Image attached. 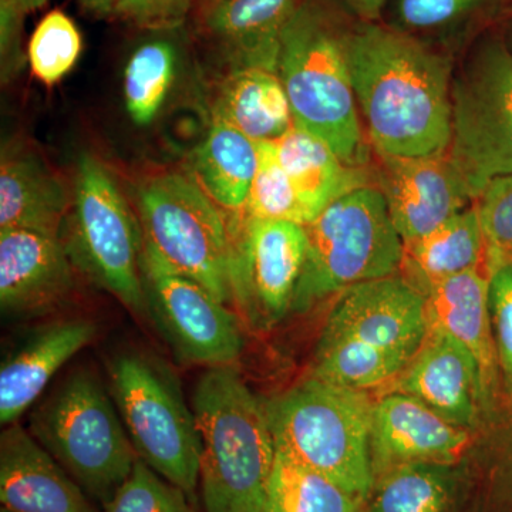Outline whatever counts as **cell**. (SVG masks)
<instances>
[{"mask_svg":"<svg viewBox=\"0 0 512 512\" xmlns=\"http://www.w3.org/2000/svg\"><path fill=\"white\" fill-rule=\"evenodd\" d=\"M259 163V146L225 121L212 119L192 154V177L222 210L242 212Z\"/></svg>","mask_w":512,"mask_h":512,"instance_id":"obj_26","label":"cell"},{"mask_svg":"<svg viewBox=\"0 0 512 512\" xmlns=\"http://www.w3.org/2000/svg\"><path fill=\"white\" fill-rule=\"evenodd\" d=\"M60 241L77 272L134 315L148 316L141 275L143 228L113 175L92 154H83L77 163Z\"/></svg>","mask_w":512,"mask_h":512,"instance_id":"obj_7","label":"cell"},{"mask_svg":"<svg viewBox=\"0 0 512 512\" xmlns=\"http://www.w3.org/2000/svg\"><path fill=\"white\" fill-rule=\"evenodd\" d=\"M74 268L60 238L26 229L0 231V306L39 315L72 292Z\"/></svg>","mask_w":512,"mask_h":512,"instance_id":"obj_17","label":"cell"},{"mask_svg":"<svg viewBox=\"0 0 512 512\" xmlns=\"http://www.w3.org/2000/svg\"><path fill=\"white\" fill-rule=\"evenodd\" d=\"M305 228L308 254L292 311H308L352 286L399 274L403 241L373 185L333 201Z\"/></svg>","mask_w":512,"mask_h":512,"instance_id":"obj_6","label":"cell"},{"mask_svg":"<svg viewBox=\"0 0 512 512\" xmlns=\"http://www.w3.org/2000/svg\"><path fill=\"white\" fill-rule=\"evenodd\" d=\"M308 254V234L288 221L239 215L235 227L232 302L256 330L275 328L292 311Z\"/></svg>","mask_w":512,"mask_h":512,"instance_id":"obj_12","label":"cell"},{"mask_svg":"<svg viewBox=\"0 0 512 512\" xmlns=\"http://www.w3.org/2000/svg\"><path fill=\"white\" fill-rule=\"evenodd\" d=\"M429 332L426 296L396 274L340 293L320 339L412 360Z\"/></svg>","mask_w":512,"mask_h":512,"instance_id":"obj_13","label":"cell"},{"mask_svg":"<svg viewBox=\"0 0 512 512\" xmlns=\"http://www.w3.org/2000/svg\"><path fill=\"white\" fill-rule=\"evenodd\" d=\"M476 205L484 235V271L491 279L512 265V175L491 181Z\"/></svg>","mask_w":512,"mask_h":512,"instance_id":"obj_33","label":"cell"},{"mask_svg":"<svg viewBox=\"0 0 512 512\" xmlns=\"http://www.w3.org/2000/svg\"><path fill=\"white\" fill-rule=\"evenodd\" d=\"M302 0H208L201 25L231 70L279 73L282 32Z\"/></svg>","mask_w":512,"mask_h":512,"instance_id":"obj_19","label":"cell"},{"mask_svg":"<svg viewBox=\"0 0 512 512\" xmlns=\"http://www.w3.org/2000/svg\"><path fill=\"white\" fill-rule=\"evenodd\" d=\"M29 431L101 508L138 460L111 393L90 370L67 376L30 414Z\"/></svg>","mask_w":512,"mask_h":512,"instance_id":"obj_5","label":"cell"},{"mask_svg":"<svg viewBox=\"0 0 512 512\" xmlns=\"http://www.w3.org/2000/svg\"><path fill=\"white\" fill-rule=\"evenodd\" d=\"M16 3L25 10L26 13L32 12V10H36L42 8L47 3V0H15Z\"/></svg>","mask_w":512,"mask_h":512,"instance_id":"obj_41","label":"cell"},{"mask_svg":"<svg viewBox=\"0 0 512 512\" xmlns=\"http://www.w3.org/2000/svg\"><path fill=\"white\" fill-rule=\"evenodd\" d=\"M177 49L165 39L138 46L124 70V100L134 124L146 127L163 109L177 72Z\"/></svg>","mask_w":512,"mask_h":512,"instance_id":"obj_29","label":"cell"},{"mask_svg":"<svg viewBox=\"0 0 512 512\" xmlns=\"http://www.w3.org/2000/svg\"><path fill=\"white\" fill-rule=\"evenodd\" d=\"M348 59L356 101L379 156L447 153L451 64L406 30L357 20Z\"/></svg>","mask_w":512,"mask_h":512,"instance_id":"obj_1","label":"cell"},{"mask_svg":"<svg viewBox=\"0 0 512 512\" xmlns=\"http://www.w3.org/2000/svg\"><path fill=\"white\" fill-rule=\"evenodd\" d=\"M447 154L471 200L495 178L512 175V53L500 40L480 47L453 82Z\"/></svg>","mask_w":512,"mask_h":512,"instance_id":"obj_10","label":"cell"},{"mask_svg":"<svg viewBox=\"0 0 512 512\" xmlns=\"http://www.w3.org/2000/svg\"><path fill=\"white\" fill-rule=\"evenodd\" d=\"M259 146V163L244 214L259 220L288 221L308 227L311 215L303 207L288 174L279 163L274 143L262 141Z\"/></svg>","mask_w":512,"mask_h":512,"instance_id":"obj_30","label":"cell"},{"mask_svg":"<svg viewBox=\"0 0 512 512\" xmlns=\"http://www.w3.org/2000/svg\"><path fill=\"white\" fill-rule=\"evenodd\" d=\"M211 119L225 121L256 143L279 140L295 124L279 73L265 69L231 70L212 106Z\"/></svg>","mask_w":512,"mask_h":512,"instance_id":"obj_25","label":"cell"},{"mask_svg":"<svg viewBox=\"0 0 512 512\" xmlns=\"http://www.w3.org/2000/svg\"><path fill=\"white\" fill-rule=\"evenodd\" d=\"M194 503L138 458L130 477L100 512H197Z\"/></svg>","mask_w":512,"mask_h":512,"instance_id":"obj_32","label":"cell"},{"mask_svg":"<svg viewBox=\"0 0 512 512\" xmlns=\"http://www.w3.org/2000/svg\"><path fill=\"white\" fill-rule=\"evenodd\" d=\"M512 404V402H511ZM505 494H507L508 512H512V464L505 470Z\"/></svg>","mask_w":512,"mask_h":512,"instance_id":"obj_40","label":"cell"},{"mask_svg":"<svg viewBox=\"0 0 512 512\" xmlns=\"http://www.w3.org/2000/svg\"><path fill=\"white\" fill-rule=\"evenodd\" d=\"M272 143L312 222L333 201L370 185L363 168L346 164L325 141L295 124L284 137Z\"/></svg>","mask_w":512,"mask_h":512,"instance_id":"obj_24","label":"cell"},{"mask_svg":"<svg viewBox=\"0 0 512 512\" xmlns=\"http://www.w3.org/2000/svg\"><path fill=\"white\" fill-rule=\"evenodd\" d=\"M338 2V0H336ZM340 3L302 0L282 32L279 77L293 123L353 167L369 163L348 59L349 25Z\"/></svg>","mask_w":512,"mask_h":512,"instance_id":"obj_2","label":"cell"},{"mask_svg":"<svg viewBox=\"0 0 512 512\" xmlns=\"http://www.w3.org/2000/svg\"><path fill=\"white\" fill-rule=\"evenodd\" d=\"M409 394L441 417L470 430L485 406L480 367L463 345L430 329L420 349L384 393Z\"/></svg>","mask_w":512,"mask_h":512,"instance_id":"obj_16","label":"cell"},{"mask_svg":"<svg viewBox=\"0 0 512 512\" xmlns=\"http://www.w3.org/2000/svg\"><path fill=\"white\" fill-rule=\"evenodd\" d=\"M360 22H379L386 0H338Z\"/></svg>","mask_w":512,"mask_h":512,"instance_id":"obj_38","label":"cell"},{"mask_svg":"<svg viewBox=\"0 0 512 512\" xmlns=\"http://www.w3.org/2000/svg\"><path fill=\"white\" fill-rule=\"evenodd\" d=\"M484 268V235L477 205L413 241L403 242L399 274L424 296L447 279Z\"/></svg>","mask_w":512,"mask_h":512,"instance_id":"obj_23","label":"cell"},{"mask_svg":"<svg viewBox=\"0 0 512 512\" xmlns=\"http://www.w3.org/2000/svg\"><path fill=\"white\" fill-rule=\"evenodd\" d=\"M490 312L501 383L512 402V265L491 276Z\"/></svg>","mask_w":512,"mask_h":512,"instance_id":"obj_34","label":"cell"},{"mask_svg":"<svg viewBox=\"0 0 512 512\" xmlns=\"http://www.w3.org/2000/svg\"><path fill=\"white\" fill-rule=\"evenodd\" d=\"M463 498L458 463H414L375 480L362 512H457Z\"/></svg>","mask_w":512,"mask_h":512,"instance_id":"obj_27","label":"cell"},{"mask_svg":"<svg viewBox=\"0 0 512 512\" xmlns=\"http://www.w3.org/2000/svg\"><path fill=\"white\" fill-rule=\"evenodd\" d=\"M25 10L15 0H0V73L2 82L15 79L23 67L22 36Z\"/></svg>","mask_w":512,"mask_h":512,"instance_id":"obj_37","label":"cell"},{"mask_svg":"<svg viewBox=\"0 0 512 512\" xmlns=\"http://www.w3.org/2000/svg\"><path fill=\"white\" fill-rule=\"evenodd\" d=\"M363 504L338 481L276 450L262 512H362Z\"/></svg>","mask_w":512,"mask_h":512,"instance_id":"obj_28","label":"cell"},{"mask_svg":"<svg viewBox=\"0 0 512 512\" xmlns=\"http://www.w3.org/2000/svg\"><path fill=\"white\" fill-rule=\"evenodd\" d=\"M429 328L456 339L480 367L485 404L493 403L501 383L490 312V276L484 268L447 279L426 296Z\"/></svg>","mask_w":512,"mask_h":512,"instance_id":"obj_21","label":"cell"},{"mask_svg":"<svg viewBox=\"0 0 512 512\" xmlns=\"http://www.w3.org/2000/svg\"><path fill=\"white\" fill-rule=\"evenodd\" d=\"M136 195L144 241L215 298L232 302L237 221L225 217L192 175H153Z\"/></svg>","mask_w":512,"mask_h":512,"instance_id":"obj_9","label":"cell"},{"mask_svg":"<svg viewBox=\"0 0 512 512\" xmlns=\"http://www.w3.org/2000/svg\"><path fill=\"white\" fill-rule=\"evenodd\" d=\"M82 47V35L73 20L62 10H52L30 37V69L39 82L53 86L73 69Z\"/></svg>","mask_w":512,"mask_h":512,"instance_id":"obj_31","label":"cell"},{"mask_svg":"<svg viewBox=\"0 0 512 512\" xmlns=\"http://www.w3.org/2000/svg\"><path fill=\"white\" fill-rule=\"evenodd\" d=\"M205 512H262L276 446L265 404L234 366L210 367L195 386Z\"/></svg>","mask_w":512,"mask_h":512,"instance_id":"obj_3","label":"cell"},{"mask_svg":"<svg viewBox=\"0 0 512 512\" xmlns=\"http://www.w3.org/2000/svg\"><path fill=\"white\" fill-rule=\"evenodd\" d=\"M97 326L93 320L70 319L37 330L0 369V421L18 423L33 406L50 380L74 355L92 342Z\"/></svg>","mask_w":512,"mask_h":512,"instance_id":"obj_20","label":"cell"},{"mask_svg":"<svg viewBox=\"0 0 512 512\" xmlns=\"http://www.w3.org/2000/svg\"><path fill=\"white\" fill-rule=\"evenodd\" d=\"M110 393L138 458L185 491L200 487L201 443L194 412L160 360L126 352L109 363Z\"/></svg>","mask_w":512,"mask_h":512,"instance_id":"obj_8","label":"cell"},{"mask_svg":"<svg viewBox=\"0 0 512 512\" xmlns=\"http://www.w3.org/2000/svg\"><path fill=\"white\" fill-rule=\"evenodd\" d=\"M0 512H10V511L5 510V508H2V510H0Z\"/></svg>","mask_w":512,"mask_h":512,"instance_id":"obj_42","label":"cell"},{"mask_svg":"<svg viewBox=\"0 0 512 512\" xmlns=\"http://www.w3.org/2000/svg\"><path fill=\"white\" fill-rule=\"evenodd\" d=\"M195 0H120L117 18L138 28L167 30L180 26Z\"/></svg>","mask_w":512,"mask_h":512,"instance_id":"obj_36","label":"cell"},{"mask_svg":"<svg viewBox=\"0 0 512 512\" xmlns=\"http://www.w3.org/2000/svg\"><path fill=\"white\" fill-rule=\"evenodd\" d=\"M470 446L467 429L441 417L416 397L387 392L375 400L370 457L375 480L414 463H460Z\"/></svg>","mask_w":512,"mask_h":512,"instance_id":"obj_15","label":"cell"},{"mask_svg":"<svg viewBox=\"0 0 512 512\" xmlns=\"http://www.w3.org/2000/svg\"><path fill=\"white\" fill-rule=\"evenodd\" d=\"M372 394L309 375L265 404L276 450L367 500L373 484Z\"/></svg>","mask_w":512,"mask_h":512,"instance_id":"obj_4","label":"cell"},{"mask_svg":"<svg viewBox=\"0 0 512 512\" xmlns=\"http://www.w3.org/2000/svg\"><path fill=\"white\" fill-rule=\"evenodd\" d=\"M485 0H399L397 15L404 28H443L480 8Z\"/></svg>","mask_w":512,"mask_h":512,"instance_id":"obj_35","label":"cell"},{"mask_svg":"<svg viewBox=\"0 0 512 512\" xmlns=\"http://www.w3.org/2000/svg\"><path fill=\"white\" fill-rule=\"evenodd\" d=\"M0 503L10 512H100L19 423L6 426L0 436Z\"/></svg>","mask_w":512,"mask_h":512,"instance_id":"obj_18","label":"cell"},{"mask_svg":"<svg viewBox=\"0 0 512 512\" xmlns=\"http://www.w3.org/2000/svg\"><path fill=\"white\" fill-rule=\"evenodd\" d=\"M84 12L97 18H107L116 15L120 0H79Z\"/></svg>","mask_w":512,"mask_h":512,"instance_id":"obj_39","label":"cell"},{"mask_svg":"<svg viewBox=\"0 0 512 512\" xmlns=\"http://www.w3.org/2000/svg\"><path fill=\"white\" fill-rule=\"evenodd\" d=\"M377 188L403 242L424 237L473 201L447 153L379 156Z\"/></svg>","mask_w":512,"mask_h":512,"instance_id":"obj_14","label":"cell"},{"mask_svg":"<svg viewBox=\"0 0 512 512\" xmlns=\"http://www.w3.org/2000/svg\"><path fill=\"white\" fill-rule=\"evenodd\" d=\"M141 275L148 316L185 365L234 366L242 349L238 315L204 286L175 269L144 241Z\"/></svg>","mask_w":512,"mask_h":512,"instance_id":"obj_11","label":"cell"},{"mask_svg":"<svg viewBox=\"0 0 512 512\" xmlns=\"http://www.w3.org/2000/svg\"><path fill=\"white\" fill-rule=\"evenodd\" d=\"M70 205L62 180L42 158L22 148L3 150L0 231L26 229L60 238Z\"/></svg>","mask_w":512,"mask_h":512,"instance_id":"obj_22","label":"cell"}]
</instances>
